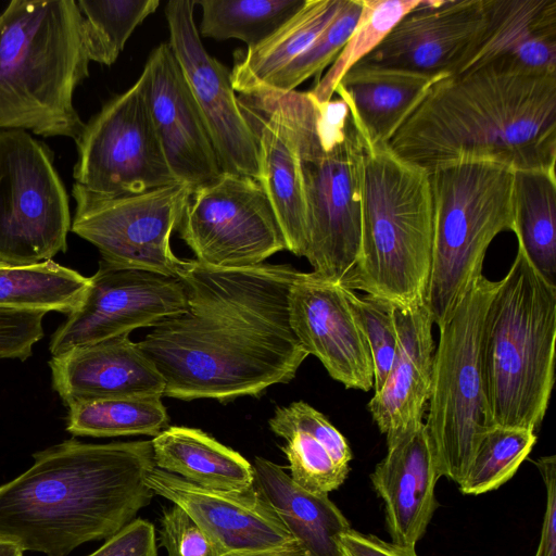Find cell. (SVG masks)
<instances>
[{"mask_svg":"<svg viewBox=\"0 0 556 556\" xmlns=\"http://www.w3.org/2000/svg\"><path fill=\"white\" fill-rule=\"evenodd\" d=\"M290 264L215 267L182 260L186 309L137 342L165 381L164 395L222 403L290 382L308 353L290 324Z\"/></svg>","mask_w":556,"mask_h":556,"instance_id":"6da1fadb","label":"cell"},{"mask_svg":"<svg viewBox=\"0 0 556 556\" xmlns=\"http://www.w3.org/2000/svg\"><path fill=\"white\" fill-rule=\"evenodd\" d=\"M387 146L428 172L460 161L555 170L556 73L490 64L443 77Z\"/></svg>","mask_w":556,"mask_h":556,"instance_id":"7a4b0ae2","label":"cell"},{"mask_svg":"<svg viewBox=\"0 0 556 556\" xmlns=\"http://www.w3.org/2000/svg\"><path fill=\"white\" fill-rule=\"evenodd\" d=\"M33 457L26 471L0 485V539L23 552L66 556L106 540L155 495L146 484L155 467L151 440L71 439Z\"/></svg>","mask_w":556,"mask_h":556,"instance_id":"3957f363","label":"cell"},{"mask_svg":"<svg viewBox=\"0 0 556 556\" xmlns=\"http://www.w3.org/2000/svg\"><path fill=\"white\" fill-rule=\"evenodd\" d=\"M245 96L278 112L300 168L307 224L304 257L313 273L340 283L359 254L364 136L342 99L319 102L298 90Z\"/></svg>","mask_w":556,"mask_h":556,"instance_id":"277c9868","label":"cell"},{"mask_svg":"<svg viewBox=\"0 0 556 556\" xmlns=\"http://www.w3.org/2000/svg\"><path fill=\"white\" fill-rule=\"evenodd\" d=\"M74 0H13L0 12V129L76 140V88L89 76Z\"/></svg>","mask_w":556,"mask_h":556,"instance_id":"5b68a950","label":"cell"},{"mask_svg":"<svg viewBox=\"0 0 556 556\" xmlns=\"http://www.w3.org/2000/svg\"><path fill=\"white\" fill-rule=\"evenodd\" d=\"M432 250L429 172L367 143L359 254L340 285L405 308L428 303Z\"/></svg>","mask_w":556,"mask_h":556,"instance_id":"8992f818","label":"cell"},{"mask_svg":"<svg viewBox=\"0 0 556 556\" xmlns=\"http://www.w3.org/2000/svg\"><path fill=\"white\" fill-rule=\"evenodd\" d=\"M556 286L518 248L484 320L481 363L491 426L535 432L555 380Z\"/></svg>","mask_w":556,"mask_h":556,"instance_id":"52a82bcc","label":"cell"},{"mask_svg":"<svg viewBox=\"0 0 556 556\" xmlns=\"http://www.w3.org/2000/svg\"><path fill=\"white\" fill-rule=\"evenodd\" d=\"M513 174L488 161L454 162L429 172L433 250L428 306L438 328L482 276L493 239L513 231Z\"/></svg>","mask_w":556,"mask_h":556,"instance_id":"ba28073f","label":"cell"},{"mask_svg":"<svg viewBox=\"0 0 556 556\" xmlns=\"http://www.w3.org/2000/svg\"><path fill=\"white\" fill-rule=\"evenodd\" d=\"M500 280L478 277L438 328L425 426L439 472L463 480L482 434L491 428L484 393L481 342Z\"/></svg>","mask_w":556,"mask_h":556,"instance_id":"9c48e42d","label":"cell"},{"mask_svg":"<svg viewBox=\"0 0 556 556\" xmlns=\"http://www.w3.org/2000/svg\"><path fill=\"white\" fill-rule=\"evenodd\" d=\"M66 189L47 147L28 131L0 129V262L30 265L67 248Z\"/></svg>","mask_w":556,"mask_h":556,"instance_id":"30bf717a","label":"cell"},{"mask_svg":"<svg viewBox=\"0 0 556 556\" xmlns=\"http://www.w3.org/2000/svg\"><path fill=\"white\" fill-rule=\"evenodd\" d=\"M193 189L173 184L138 193L103 195L73 185L71 231L93 244L102 261L118 267L178 277L182 260L172 251Z\"/></svg>","mask_w":556,"mask_h":556,"instance_id":"8fae6325","label":"cell"},{"mask_svg":"<svg viewBox=\"0 0 556 556\" xmlns=\"http://www.w3.org/2000/svg\"><path fill=\"white\" fill-rule=\"evenodd\" d=\"M76 144L75 184L93 193H138L178 182L150 114L142 73L84 125Z\"/></svg>","mask_w":556,"mask_h":556,"instance_id":"7c38bea8","label":"cell"},{"mask_svg":"<svg viewBox=\"0 0 556 556\" xmlns=\"http://www.w3.org/2000/svg\"><path fill=\"white\" fill-rule=\"evenodd\" d=\"M195 260L215 267H247L287 250L265 188L255 178L223 173L195 188L177 228Z\"/></svg>","mask_w":556,"mask_h":556,"instance_id":"4fadbf2b","label":"cell"},{"mask_svg":"<svg viewBox=\"0 0 556 556\" xmlns=\"http://www.w3.org/2000/svg\"><path fill=\"white\" fill-rule=\"evenodd\" d=\"M186 292L176 277L125 268L100 261L79 304L53 333L52 356L119 336L186 309Z\"/></svg>","mask_w":556,"mask_h":556,"instance_id":"5bb4252c","label":"cell"},{"mask_svg":"<svg viewBox=\"0 0 556 556\" xmlns=\"http://www.w3.org/2000/svg\"><path fill=\"white\" fill-rule=\"evenodd\" d=\"M194 0L165 5L169 47L203 117L223 173L261 179L257 136L240 106L231 72L204 48Z\"/></svg>","mask_w":556,"mask_h":556,"instance_id":"9a60e30c","label":"cell"},{"mask_svg":"<svg viewBox=\"0 0 556 556\" xmlns=\"http://www.w3.org/2000/svg\"><path fill=\"white\" fill-rule=\"evenodd\" d=\"M146 484L192 517L214 556H307L255 484L237 492L208 490L156 467Z\"/></svg>","mask_w":556,"mask_h":556,"instance_id":"2e32d148","label":"cell"},{"mask_svg":"<svg viewBox=\"0 0 556 556\" xmlns=\"http://www.w3.org/2000/svg\"><path fill=\"white\" fill-rule=\"evenodd\" d=\"M486 24L484 0L425 1L404 15L362 63L433 77L463 71Z\"/></svg>","mask_w":556,"mask_h":556,"instance_id":"e0dca14e","label":"cell"},{"mask_svg":"<svg viewBox=\"0 0 556 556\" xmlns=\"http://www.w3.org/2000/svg\"><path fill=\"white\" fill-rule=\"evenodd\" d=\"M289 315L304 350L332 379L346 389H372L370 350L344 287L313 271H299L289 293Z\"/></svg>","mask_w":556,"mask_h":556,"instance_id":"ac0fdd59","label":"cell"},{"mask_svg":"<svg viewBox=\"0 0 556 556\" xmlns=\"http://www.w3.org/2000/svg\"><path fill=\"white\" fill-rule=\"evenodd\" d=\"M142 74L150 114L177 181L194 190L218 178L223 172L214 146L168 43L151 52Z\"/></svg>","mask_w":556,"mask_h":556,"instance_id":"d6986e66","label":"cell"},{"mask_svg":"<svg viewBox=\"0 0 556 556\" xmlns=\"http://www.w3.org/2000/svg\"><path fill=\"white\" fill-rule=\"evenodd\" d=\"M387 447L370 480L384 503L391 541L415 547L437 509L441 477L425 421L387 439Z\"/></svg>","mask_w":556,"mask_h":556,"instance_id":"ffe728a7","label":"cell"},{"mask_svg":"<svg viewBox=\"0 0 556 556\" xmlns=\"http://www.w3.org/2000/svg\"><path fill=\"white\" fill-rule=\"evenodd\" d=\"M52 387L68 406L76 402L163 396L165 381L129 336L74 348L49 361Z\"/></svg>","mask_w":556,"mask_h":556,"instance_id":"44dd1931","label":"cell"},{"mask_svg":"<svg viewBox=\"0 0 556 556\" xmlns=\"http://www.w3.org/2000/svg\"><path fill=\"white\" fill-rule=\"evenodd\" d=\"M392 308L396 353L384 382L367 404L386 439L424 422L435 350L428 303L410 308L392 304Z\"/></svg>","mask_w":556,"mask_h":556,"instance_id":"7402d4cb","label":"cell"},{"mask_svg":"<svg viewBox=\"0 0 556 556\" xmlns=\"http://www.w3.org/2000/svg\"><path fill=\"white\" fill-rule=\"evenodd\" d=\"M484 2L485 28L462 72L492 64L556 73V0Z\"/></svg>","mask_w":556,"mask_h":556,"instance_id":"603a6c76","label":"cell"},{"mask_svg":"<svg viewBox=\"0 0 556 556\" xmlns=\"http://www.w3.org/2000/svg\"><path fill=\"white\" fill-rule=\"evenodd\" d=\"M270 430L283 438L291 479L303 490L328 495L350 471L352 451L344 435L313 406L303 401L277 406L268 420Z\"/></svg>","mask_w":556,"mask_h":556,"instance_id":"cb8c5ba5","label":"cell"},{"mask_svg":"<svg viewBox=\"0 0 556 556\" xmlns=\"http://www.w3.org/2000/svg\"><path fill=\"white\" fill-rule=\"evenodd\" d=\"M260 150L261 184L281 226L287 250L299 257L307 247L306 208L298 159L278 112L253 96L238 97Z\"/></svg>","mask_w":556,"mask_h":556,"instance_id":"d4e9b609","label":"cell"},{"mask_svg":"<svg viewBox=\"0 0 556 556\" xmlns=\"http://www.w3.org/2000/svg\"><path fill=\"white\" fill-rule=\"evenodd\" d=\"M441 78L358 62L334 92L348 104L366 142L383 146Z\"/></svg>","mask_w":556,"mask_h":556,"instance_id":"484cf974","label":"cell"},{"mask_svg":"<svg viewBox=\"0 0 556 556\" xmlns=\"http://www.w3.org/2000/svg\"><path fill=\"white\" fill-rule=\"evenodd\" d=\"M254 484L275 509L307 556H340L338 540L350 522L328 497L312 494L293 482L282 467L256 456Z\"/></svg>","mask_w":556,"mask_h":556,"instance_id":"4316f807","label":"cell"},{"mask_svg":"<svg viewBox=\"0 0 556 556\" xmlns=\"http://www.w3.org/2000/svg\"><path fill=\"white\" fill-rule=\"evenodd\" d=\"M151 441L155 467L192 484L232 492L254 484L252 464L200 429L170 426Z\"/></svg>","mask_w":556,"mask_h":556,"instance_id":"83f0119b","label":"cell"},{"mask_svg":"<svg viewBox=\"0 0 556 556\" xmlns=\"http://www.w3.org/2000/svg\"><path fill=\"white\" fill-rule=\"evenodd\" d=\"M343 1L306 0L304 7L274 34L249 47L231 71L235 91L245 96L262 89L324 31Z\"/></svg>","mask_w":556,"mask_h":556,"instance_id":"f1b7e54d","label":"cell"},{"mask_svg":"<svg viewBox=\"0 0 556 556\" xmlns=\"http://www.w3.org/2000/svg\"><path fill=\"white\" fill-rule=\"evenodd\" d=\"M513 232L534 269L556 286L555 170L516 169L511 186Z\"/></svg>","mask_w":556,"mask_h":556,"instance_id":"f546056e","label":"cell"},{"mask_svg":"<svg viewBox=\"0 0 556 556\" xmlns=\"http://www.w3.org/2000/svg\"><path fill=\"white\" fill-rule=\"evenodd\" d=\"M89 278L52 260L30 265L0 262V307L70 314Z\"/></svg>","mask_w":556,"mask_h":556,"instance_id":"4dcf8cb0","label":"cell"},{"mask_svg":"<svg viewBox=\"0 0 556 556\" xmlns=\"http://www.w3.org/2000/svg\"><path fill=\"white\" fill-rule=\"evenodd\" d=\"M67 407L66 430L74 435L155 437L169 422L162 396L91 400Z\"/></svg>","mask_w":556,"mask_h":556,"instance_id":"1f68e13d","label":"cell"},{"mask_svg":"<svg viewBox=\"0 0 556 556\" xmlns=\"http://www.w3.org/2000/svg\"><path fill=\"white\" fill-rule=\"evenodd\" d=\"M194 3L202 10V36L239 39L249 48L274 34L306 0H197Z\"/></svg>","mask_w":556,"mask_h":556,"instance_id":"d6a6232c","label":"cell"},{"mask_svg":"<svg viewBox=\"0 0 556 556\" xmlns=\"http://www.w3.org/2000/svg\"><path fill=\"white\" fill-rule=\"evenodd\" d=\"M535 442L536 434L529 429L489 428L475 448L459 490L471 495L496 490L513 478Z\"/></svg>","mask_w":556,"mask_h":556,"instance_id":"836d02e7","label":"cell"},{"mask_svg":"<svg viewBox=\"0 0 556 556\" xmlns=\"http://www.w3.org/2000/svg\"><path fill=\"white\" fill-rule=\"evenodd\" d=\"M89 59L112 65L132 31L160 5L159 0H78Z\"/></svg>","mask_w":556,"mask_h":556,"instance_id":"e575fe53","label":"cell"},{"mask_svg":"<svg viewBox=\"0 0 556 556\" xmlns=\"http://www.w3.org/2000/svg\"><path fill=\"white\" fill-rule=\"evenodd\" d=\"M421 0H362L359 20L328 72L309 91L317 101L331 100L342 76L372 52L400 20Z\"/></svg>","mask_w":556,"mask_h":556,"instance_id":"d590c367","label":"cell"},{"mask_svg":"<svg viewBox=\"0 0 556 556\" xmlns=\"http://www.w3.org/2000/svg\"><path fill=\"white\" fill-rule=\"evenodd\" d=\"M362 9V0H344L341 9L324 31L257 91L286 93L295 90L299 85L312 76L319 77L325 67L333 63L343 49L359 20Z\"/></svg>","mask_w":556,"mask_h":556,"instance_id":"8d00e7d4","label":"cell"},{"mask_svg":"<svg viewBox=\"0 0 556 556\" xmlns=\"http://www.w3.org/2000/svg\"><path fill=\"white\" fill-rule=\"evenodd\" d=\"M345 291L370 350L376 392L384 382L397 349L392 304L370 294L361 295L346 288Z\"/></svg>","mask_w":556,"mask_h":556,"instance_id":"74e56055","label":"cell"},{"mask_svg":"<svg viewBox=\"0 0 556 556\" xmlns=\"http://www.w3.org/2000/svg\"><path fill=\"white\" fill-rule=\"evenodd\" d=\"M160 525L161 545L167 556H214L206 534L180 506L164 508Z\"/></svg>","mask_w":556,"mask_h":556,"instance_id":"f35d334b","label":"cell"},{"mask_svg":"<svg viewBox=\"0 0 556 556\" xmlns=\"http://www.w3.org/2000/svg\"><path fill=\"white\" fill-rule=\"evenodd\" d=\"M46 312L0 307V358L27 359L43 337Z\"/></svg>","mask_w":556,"mask_h":556,"instance_id":"ab89813d","label":"cell"},{"mask_svg":"<svg viewBox=\"0 0 556 556\" xmlns=\"http://www.w3.org/2000/svg\"><path fill=\"white\" fill-rule=\"evenodd\" d=\"M88 556H157L155 527L146 519H134Z\"/></svg>","mask_w":556,"mask_h":556,"instance_id":"60d3db41","label":"cell"},{"mask_svg":"<svg viewBox=\"0 0 556 556\" xmlns=\"http://www.w3.org/2000/svg\"><path fill=\"white\" fill-rule=\"evenodd\" d=\"M535 465L546 488L545 513L535 556H556V457L542 456Z\"/></svg>","mask_w":556,"mask_h":556,"instance_id":"b9f144b4","label":"cell"},{"mask_svg":"<svg viewBox=\"0 0 556 556\" xmlns=\"http://www.w3.org/2000/svg\"><path fill=\"white\" fill-rule=\"evenodd\" d=\"M338 547L340 556H418L415 547L386 542L352 528L341 533Z\"/></svg>","mask_w":556,"mask_h":556,"instance_id":"7bdbcfd3","label":"cell"},{"mask_svg":"<svg viewBox=\"0 0 556 556\" xmlns=\"http://www.w3.org/2000/svg\"><path fill=\"white\" fill-rule=\"evenodd\" d=\"M0 556H23V551L14 543L0 539Z\"/></svg>","mask_w":556,"mask_h":556,"instance_id":"ee69618b","label":"cell"}]
</instances>
